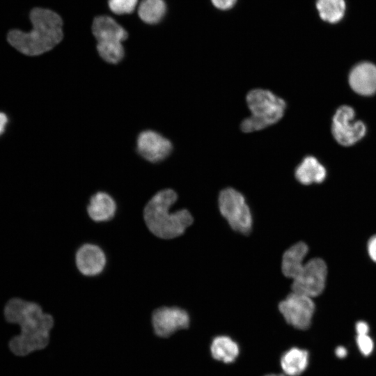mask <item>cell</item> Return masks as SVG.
Listing matches in <instances>:
<instances>
[{"label": "cell", "mask_w": 376, "mask_h": 376, "mask_svg": "<svg viewBox=\"0 0 376 376\" xmlns=\"http://www.w3.org/2000/svg\"><path fill=\"white\" fill-rule=\"evenodd\" d=\"M3 315L7 323L19 327L18 334L8 343L13 355L24 357L47 347L54 319L39 304L21 297L10 298L3 306Z\"/></svg>", "instance_id": "obj_1"}, {"label": "cell", "mask_w": 376, "mask_h": 376, "mask_svg": "<svg viewBox=\"0 0 376 376\" xmlns=\"http://www.w3.org/2000/svg\"><path fill=\"white\" fill-rule=\"evenodd\" d=\"M32 29L29 32L10 30L7 36L9 44L27 56H38L52 50L63 39V21L52 10L34 8L29 13Z\"/></svg>", "instance_id": "obj_2"}, {"label": "cell", "mask_w": 376, "mask_h": 376, "mask_svg": "<svg viewBox=\"0 0 376 376\" xmlns=\"http://www.w3.org/2000/svg\"><path fill=\"white\" fill-rule=\"evenodd\" d=\"M177 200L175 191L166 188L155 192L146 202L142 218L152 236L164 240H172L182 235L191 225L194 219L189 210L171 211Z\"/></svg>", "instance_id": "obj_3"}, {"label": "cell", "mask_w": 376, "mask_h": 376, "mask_svg": "<svg viewBox=\"0 0 376 376\" xmlns=\"http://www.w3.org/2000/svg\"><path fill=\"white\" fill-rule=\"evenodd\" d=\"M251 113L241 123L244 132L260 131L279 121L285 113L286 102L269 90L256 88L246 97Z\"/></svg>", "instance_id": "obj_4"}, {"label": "cell", "mask_w": 376, "mask_h": 376, "mask_svg": "<svg viewBox=\"0 0 376 376\" xmlns=\"http://www.w3.org/2000/svg\"><path fill=\"white\" fill-rule=\"evenodd\" d=\"M92 31L100 56L109 64L119 63L125 56L122 42L128 37L126 30L112 17L101 15L94 19Z\"/></svg>", "instance_id": "obj_5"}, {"label": "cell", "mask_w": 376, "mask_h": 376, "mask_svg": "<svg viewBox=\"0 0 376 376\" xmlns=\"http://www.w3.org/2000/svg\"><path fill=\"white\" fill-rule=\"evenodd\" d=\"M221 215L236 232L248 235L253 225L252 215L244 196L236 189L228 187L221 190L218 198Z\"/></svg>", "instance_id": "obj_6"}, {"label": "cell", "mask_w": 376, "mask_h": 376, "mask_svg": "<svg viewBox=\"0 0 376 376\" xmlns=\"http://www.w3.org/2000/svg\"><path fill=\"white\" fill-rule=\"evenodd\" d=\"M355 117V110L350 105H340L335 110L331 118V132L340 146H353L366 136V125Z\"/></svg>", "instance_id": "obj_7"}, {"label": "cell", "mask_w": 376, "mask_h": 376, "mask_svg": "<svg viewBox=\"0 0 376 376\" xmlns=\"http://www.w3.org/2000/svg\"><path fill=\"white\" fill-rule=\"evenodd\" d=\"M327 276L325 262L321 258H312L304 263L299 274L292 279V290L311 298L317 297L325 288Z\"/></svg>", "instance_id": "obj_8"}, {"label": "cell", "mask_w": 376, "mask_h": 376, "mask_svg": "<svg viewBox=\"0 0 376 376\" xmlns=\"http://www.w3.org/2000/svg\"><path fill=\"white\" fill-rule=\"evenodd\" d=\"M279 310L288 324L305 330L311 326L315 304L312 298L292 292L279 303Z\"/></svg>", "instance_id": "obj_9"}, {"label": "cell", "mask_w": 376, "mask_h": 376, "mask_svg": "<svg viewBox=\"0 0 376 376\" xmlns=\"http://www.w3.org/2000/svg\"><path fill=\"white\" fill-rule=\"evenodd\" d=\"M172 150L171 141L155 130H143L137 136L136 151L142 158L150 163L164 160Z\"/></svg>", "instance_id": "obj_10"}, {"label": "cell", "mask_w": 376, "mask_h": 376, "mask_svg": "<svg viewBox=\"0 0 376 376\" xmlns=\"http://www.w3.org/2000/svg\"><path fill=\"white\" fill-rule=\"evenodd\" d=\"M189 322L188 313L176 306L159 307L152 315L154 331L160 337H169L179 329H187Z\"/></svg>", "instance_id": "obj_11"}, {"label": "cell", "mask_w": 376, "mask_h": 376, "mask_svg": "<svg viewBox=\"0 0 376 376\" xmlns=\"http://www.w3.org/2000/svg\"><path fill=\"white\" fill-rule=\"evenodd\" d=\"M107 263L106 253L97 244L86 242L80 245L75 253V264L77 271L87 277L101 274Z\"/></svg>", "instance_id": "obj_12"}, {"label": "cell", "mask_w": 376, "mask_h": 376, "mask_svg": "<svg viewBox=\"0 0 376 376\" xmlns=\"http://www.w3.org/2000/svg\"><path fill=\"white\" fill-rule=\"evenodd\" d=\"M351 89L361 96L369 97L376 93V65L361 61L354 65L348 75Z\"/></svg>", "instance_id": "obj_13"}, {"label": "cell", "mask_w": 376, "mask_h": 376, "mask_svg": "<svg viewBox=\"0 0 376 376\" xmlns=\"http://www.w3.org/2000/svg\"><path fill=\"white\" fill-rule=\"evenodd\" d=\"M117 203L114 198L108 192L98 191L88 198L86 207L89 219L96 224L112 220L117 212Z\"/></svg>", "instance_id": "obj_14"}, {"label": "cell", "mask_w": 376, "mask_h": 376, "mask_svg": "<svg viewBox=\"0 0 376 376\" xmlns=\"http://www.w3.org/2000/svg\"><path fill=\"white\" fill-rule=\"evenodd\" d=\"M327 175L325 166L312 155L304 157L295 171L296 180L304 185L320 184L324 181Z\"/></svg>", "instance_id": "obj_15"}, {"label": "cell", "mask_w": 376, "mask_h": 376, "mask_svg": "<svg viewBox=\"0 0 376 376\" xmlns=\"http://www.w3.org/2000/svg\"><path fill=\"white\" fill-rule=\"evenodd\" d=\"M308 251V247L303 242H299L283 253L281 269L285 276L294 279L304 266V260Z\"/></svg>", "instance_id": "obj_16"}, {"label": "cell", "mask_w": 376, "mask_h": 376, "mask_svg": "<svg viewBox=\"0 0 376 376\" xmlns=\"http://www.w3.org/2000/svg\"><path fill=\"white\" fill-rule=\"evenodd\" d=\"M308 351L298 347H292L285 352L281 357V367L286 375L299 376L308 365Z\"/></svg>", "instance_id": "obj_17"}, {"label": "cell", "mask_w": 376, "mask_h": 376, "mask_svg": "<svg viewBox=\"0 0 376 376\" xmlns=\"http://www.w3.org/2000/svg\"><path fill=\"white\" fill-rule=\"evenodd\" d=\"M210 352L212 357L225 363L234 362L240 353L237 343L226 336H219L213 338Z\"/></svg>", "instance_id": "obj_18"}, {"label": "cell", "mask_w": 376, "mask_h": 376, "mask_svg": "<svg viewBox=\"0 0 376 376\" xmlns=\"http://www.w3.org/2000/svg\"><path fill=\"white\" fill-rule=\"evenodd\" d=\"M315 6L320 17L329 24L341 21L347 8L345 0H316Z\"/></svg>", "instance_id": "obj_19"}, {"label": "cell", "mask_w": 376, "mask_h": 376, "mask_svg": "<svg viewBox=\"0 0 376 376\" xmlns=\"http://www.w3.org/2000/svg\"><path fill=\"white\" fill-rule=\"evenodd\" d=\"M166 13L164 0H143L138 9V14L142 21L147 24L158 23Z\"/></svg>", "instance_id": "obj_20"}, {"label": "cell", "mask_w": 376, "mask_h": 376, "mask_svg": "<svg viewBox=\"0 0 376 376\" xmlns=\"http://www.w3.org/2000/svg\"><path fill=\"white\" fill-rule=\"evenodd\" d=\"M138 0H109L110 10L117 15L132 13L137 4Z\"/></svg>", "instance_id": "obj_21"}, {"label": "cell", "mask_w": 376, "mask_h": 376, "mask_svg": "<svg viewBox=\"0 0 376 376\" xmlns=\"http://www.w3.org/2000/svg\"><path fill=\"white\" fill-rule=\"evenodd\" d=\"M357 346L364 356L370 355L374 348V343L372 338L368 335H357Z\"/></svg>", "instance_id": "obj_22"}, {"label": "cell", "mask_w": 376, "mask_h": 376, "mask_svg": "<svg viewBox=\"0 0 376 376\" xmlns=\"http://www.w3.org/2000/svg\"><path fill=\"white\" fill-rule=\"evenodd\" d=\"M212 4L221 10H227L233 6L237 0H211Z\"/></svg>", "instance_id": "obj_23"}, {"label": "cell", "mask_w": 376, "mask_h": 376, "mask_svg": "<svg viewBox=\"0 0 376 376\" xmlns=\"http://www.w3.org/2000/svg\"><path fill=\"white\" fill-rule=\"evenodd\" d=\"M367 250L370 259L376 263V235L373 236L369 240Z\"/></svg>", "instance_id": "obj_24"}, {"label": "cell", "mask_w": 376, "mask_h": 376, "mask_svg": "<svg viewBox=\"0 0 376 376\" xmlns=\"http://www.w3.org/2000/svg\"><path fill=\"white\" fill-rule=\"evenodd\" d=\"M355 328H356V331H357V335H364V334H368L369 326L364 321L357 322L356 324Z\"/></svg>", "instance_id": "obj_25"}, {"label": "cell", "mask_w": 376, "mask_h": 376, "mask_svg": "<svg viewBox=\"0 0 376 376\" xmlns=\"http://www.w3.org/2000/svg\"><path fill=\"white\" fill-rule=\"evenodd\" d=\"M8 122L7 116L3 112H0V136L4 132Z\"/></svg>", "instance_id": "obj_26"}, {"label": "cell", "mask_w": 376, "mask_h": 376, "mask_svg": "<svg viewBox=\"0 0 376 376\" xmlns=\"http://www.w3.org/2000/svg\"><path fill=\"white\" fill-rule=\"evenodd\" d=\"M335 354L338 358L343 359L347 356V351L344 347L339 346L336 347Z\"/></svg>", "instance_id": "obj_27"}, {"label": "cell", "mask_w": 376, "mask_h": 376, "mask_svg": "<svg viewBox=\"0 0 376 376\" xmlns=\"http://www.w3.org/2000/svg\"><path fill=\"white\" fill-rule=\"evenodd\" d=\"M265 376H285V375H282V374H269Z\"/></svg>", "instance_id": "obj_28"}]
</instances>
